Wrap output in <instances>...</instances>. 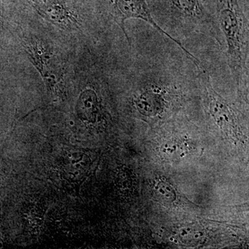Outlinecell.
Returning <instances> with one entry per match:
<instances>
[{"label": "cell", "mask_w": 249, "mask_h": 249, "mask_svg": "<svg viewBox=\"0 0 249 249\" xmlns=\"http://www.w3.org/2000/svg\"><path fill=\"white\" fill-rule=\"evenodd\" d=\"M132 179V174L128 170H122L121 173H119V183L123 185L124 188H131V186H133L134 180Z\"/></svg>", "instance_id": "cell-10"}, {"label": "cell", "mask_w": 249, "mask_h": 249, "mask_svg": "<svg viewBox=\"0 0 249 249\" xmlns=\"http://www.w3.org/2000/svg\"><path fill=\"white\" fill-rule=\"evenodd\" d=\"M178 235L180 241L186 245H196L201 242L204 234L196 228L184 227L178 230Z\"/></svg>", "instance_id": "cell-9"}, {"label": "cell", "mask_w": 249, "mask_h": 249, "mask_svg": "<svg viewBox=\"0 0 249 249\" xmlns=\"http://www.w3.org/2000/svg\"><path fill=\"white\" fill-rule=\"evenodd\" d=\"M217 18L227 45L228 63L234 79L240 84L247 78L249 53L248 0H213Z\"/></svg>", "instance_id": "cell-1"}, {"label": "cell", "mask_w": 249, "mask_h": 249, "mask_svg": "<svg viewBox=\"0 0 249 249\" xmlns=\"http://www.w3.org/2000/svg\"><path fill=\"white\" fill-rule=\"evenodd\" d=\"M26 53L51 91H57L63 71L56 55L40 40L31 39L24 43Z\"/></svg>", "instance_id": "cell-4"}, {"label": "cell", "mask_w": 249, "mask_h": 249, "mask_svg": "<svg viewBox=\"0 0 249 249\" xmlns=\"http://www.w3.org/2000/svg\"><path fill=\"white\" fill-rule=\"evenodd\" d=\"M111 10H112V14L114 19L124 32L129 45L131 44L130 40H129L128 36L126 32L124 22L127 19H132V18L142 19L144 22L149 23L157 31H160V34L166 36L170 40L175 42L196 65H199L200 63L197 58H196L193 54L190 53L179 41L170 36L166 31L163 30L159 25L158 23L156 22L152 16V11L147 0H112Z\"/></svg>", "instance_id": "cell-2"}, {"label": "cell", "mask_w": 249, "mask_h": 249, "mask_svg": "<svg viewBox=\"0 0 249 249\" xmlns=\"http://www.w3.org/2000/svg\"><path fill=\"white\" fill-rule=\"evenodd\" d=\"M164 105L163 89L157 85H150L144 89L135 100L137 110L142 115L148 117L160 114L163 111Z\"/></svg>", "instance_id": "cell-6"}, {"label": "cell", "mask_w": 249, "mask_h": 249, "mask_svg": "<svg viewBox=\"0 0 249 249\" xmlns=\"http://www.w3.org/2000/svg\"><path fill=\"white\" fill-rule=\"evenodd\" d=\"M170 16L191 24L215 25L213 0H155Z\"/></svg>", "instance_id": "cell-3"}, {"label": "cell", "mask_w": 249, "mask_h": 249, "mask_svg": "<svg viewBox=\"0 0 249 249\" xmlns=\"http://www.w3.org/2000/svg\"><path fill=\"white\" fill-rule=\"evenodd\" d=\"M1 0H0V17H1Z\"/></svg>", "instance_id": "cell-11"}, {"label": "cell", "mask_w": 249, "mask_h": 249, "mask_svg": "<svg viewBox=\"0 0 249 249\" xmlns=\"http://www.w3.org/2000/svg\"><path fill=\"white\" fill-rule=\"evenodd\" d=\"M152 191L156 199L164 206H170L177 199L176 191L173 186L165 180H158L154 183Z\"/></svg>", "instance_id": "cell-8"}, {"label": "cell", "mask_w": 249, "mask_h": 249, "mask_svg": "<svg viewBox=\"0 0 249 249\" xmlns=\"http://www.w3.org/2000/svg\"><path fill=\"white\" fill-rule=\"evenodd\" d=\"M77 112L82 120L94 123L99 113V103L97 95L92 90H87L82 93L77 105Z\"/></svg>", "instance_id": "cell-7"}, {"label": "cell", "mask_w": 249, "mask_h": 249, "mask_svg": "<svg viewBox=\"0 0 249 249\" xmlns=\"http://www.w3.org/2000/svg\"><path fill=\"white\" fill-rule=\"evenodd\" d=\"M42 17L63 29L78 28L79 20L76 15L59 0H29Z\"/></svg>", "instance_id": "cell-5"}]
</instances>
